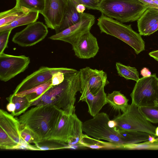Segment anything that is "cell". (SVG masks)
<instances>
[{
  "mask_svg": "<svg viewBox=\"0 0 158 158\" xmlns=\"http://www.w3.org/2000/svg\"><path fill=\"white\" fill-rule=\"evenodd\" d=\"M8 101L9 103L6 106V109L8 111L11 112V114L14 116L15 110V105L11 100H8Z\"/></svg>",
  "mask_w": 158,
  "mask_h": 158,
  "instance_id": "e575fe53",
  "label": "cell"
},
{
  "mask_svg": "<svg viewBox=\"0 0 158 158\" xmlns=\"http://www.w3.org/2000/svg\"><path fill=\"white\" fill-rule=\"evenodd\" d=\"M48 33V27L43 22L29 24L22 30L16 33L12 41L22 47L33 46L43 40Z\"/></svg>",
  "mask_w": 158,
  "mask_h": 158,
  "instance_id": "7c38bea8",
  "label": "cell"
},
{
  "mask_svg": "<svg viewBox=\"0 0 158 158\" xmlns=\"http://www.w3.org/2000/svg\"><path fill=\"white\" fill-rule=\"evenodd\" d=\"M64 67L51 68L42 66L38 70L27 76L16 86L11 94L15 95L17 93L30 89L51 79L55 73L62 70Z\"/></svg>",
  "mask_w": 158,
  "mask_h": 158,
  "instance_id": "9a60e30c",
  "label": "cell"
},
{
  "mask_svg": "<svg viewBox=\"0 0 158 158\" xmlns=\"http://www.w3.org/2000/svg\"><path fill=\"white\" fill-rule=\"evenodd\" d=\"M138 107L148 121L153 123H158V107L154 104Z\"/></svg>",
  "mask_w": 158,
  "mask_h": 158,
  "instance_id": "83f0119b",
  "label": "cell"
},
{
  "mask_svg": "<svg viewBox=\"0 0 158 158\" xmlns=\"http://www.w3.org/2000/svg\"><path fill=\"white\" fill-rule=\"evenodd\" d=\"M109 125L118 130L143 132L156 137V127L148 121L138 107L132 103L125 112L118 114L112 120H110Z\"/></svg>",
  "mask_w": 158,
  "mask_h": 158,
  "instance_id": "8992f818",
  "label": "cell"
},
{
  "mask_svg": "<svg viewBox=\"0 0 158 158\" xmlns=\"http://www.w3.org/2000/svg\"><path fill=\"white\" fill-rule=\"evenodd\" d=\"M30 63L28 56L0 54V80L6 82L24 72Z\"/></svg>",
  "mask_w": 158,
  "mask_h": 158,
  "instance_id": "8fae6325",
  "label": "cell"
},
{
  "mask_svg": "<svg viewBox=\"0 0 158 158\" xmlns=\"http://www.w3.org/2000/svg\"><path fill=\"white\" fill-rule=\"evenodd\" d=\"M80 145L92 149L120 148V146L110 142L100 141L85 134H83L79 142Z\"/></svg>",
  "mask_w": 158,
  "mask_h": 158,
  "instance_id": "7402d4cb",
  "label": "cell"
},
{
  "mask_svg": "<svg viewBox=\"0 0 158 158\" xmlns=\"http://www.w3.org/2000/svg\"><path fill=\"white\" fill-rule=\"evenodd\" d=\"M128 101L120 91H114L106 96L107 103L114 110L123 113L125 112L128 107Z\"/></svg>",
  "mask_w": 158,
  "mask_h": 158,
  "instance_id": "ffe728a7",
  "label": "cell"
},
{
  "mask_svg": "<svg viewBox=\"0 0 158 158\" xmlns=\"http://www.w3.org/2000/svg\"><path fill=\"white\" fill-rule=\"evenodd\" d=\"M149 55L158 61V50L150 52Z\"/></svg>",
  "mask_w": 158,
  "mask_h": 158,
  "instance_id": "f35d334b",
  "label": "cell"
},
{
  "mask_svg": "<svg viewBox=\"0 0 158 158\" xmlns=\"http://www.w3.org/2000/svg\"><path fill=\"white\" fill-rule=\"evenodd\" d=\"M26 14L16 5L10 9L1 12L0 13V27L10 24Z\"/></svg>",
  "mask_w": 158,
  "mask_h": 158,
  "instance_id": "cb8c5ba5",
  "label": "cell"
},
{
  "mask_svg": "<svg viewBox=\"0 0 158 158\" xmlns=\"http://www.w3.org/2000/svg\"><path fill=\"white\" fill-rule=\"evenodd\" d=\"M79 71L81 91L88 89L95 94L109 83L107 74L102 70L86 67Z\"/></svg>",
  "mask_w": 158,
  "mask_h": 158,
  "instance_id": "5bb4252c",
  "label": "cell"
},
{
  "mask_svg": "<svg viewBox=\"0 0 158 158\" xmlns=\"http://www.w3.org/2000/svg\"><path fill=\"white\" fill-rule=\"evenodd\" d=\"M52 86L51 79L30 89L19 92L15 95L21 97L25 96L31 103L40 98Z\"/></svg>",
  "mask_w": 158,
  "mask_h": 158,
  "instance_id": "44dd1931",
  "label": "cell"
},
{
  "mask_svg": "<svg viewBox=\"0 0 158 158\" xmlns=\"http://www.w3.org/2000/svg\"><path fill=\"white\" fill-rule=\"evenodd\" d=\"M155 136L156 137H158V127H156L155 130Z\"/></svg>",
  "mask_w": 158,
  "mask_h": 158,
  "instance_id": "60d3db41",
  "label": "cell"
},
{
  "mask_svg": "<svg viewBox=\"0 0 158 158\" xmlns=\"http://www.w3.org/2000/svg\"><path fill=\"white\" fill-rule=\"evenodd\" d=\"M80 15L81 14L78 13L76 10L74 3L72 0H69L63 19L56 34L77 23L80 19Z\"/></svg>",
  "mask_w": 158,
  "mask_h": 158,
  "instance_id": "d6986e66",
  "label": "cell"
},
{
  "mask_svg": "<svg viewBox=\"0 0 158 158\" xmlns=\"http://www.w3.org/2000/svg\"><path fill=\"white\" fill-rule=\"evenodd\" d=\"M20 134L21 138L30 144H35L42 140L37 134L26 126H20Z\"/></svg>",
  "mask_w": 158,
  "mask_h": 158,
  "instance_id": "f1b7e54d",
  "label": "cell"
},
{
  "mask_svg": "<svg viewBox=\"0 0 158 158\" xmlns=\"http://www.w3.org/2000/svg\"><path fill=\"white\" fill-rule=\"evenodd\" d=\"M79 102H85L88 105V112L94 117L99 113L102 107L107 103L106 94L104 88L97 93L93 94L88 89L82 90L81 92Z\"/></svg>",
  "mask_w": 158,
  "mask_h": 158,
  "instance_id": "e0dca14e",
  "label": "cell"
},
{
  "mask_svg": "<svg viewBox=\"0 0 158 158\" xmlns=\"http://www.w3.org/2000/svg\"><path fill=\"white\" fill-rule=\"evenodd\" d=\"M115 66L120 76L136 82L139 79V72L135 67L126 66L119 62H116Z\"/></svg>",
  "mask_w": 158,
  "mask_h": 158,
  "instance_id": "484cf974",
  "label": "cell"
},
{
  "mask_svg": "<svg viewBox=\"0 0 158 158\" xmlns=\"http://www.w3.org/2000/svg\"><path fill=\"white\" fill-rule=\"evenodd\" d=\"M69 0H45L44 9L41 13L48 27L56 32L61 25Z\"/></svg>",
  "mask_w": 158,
  "mask_h": 158,
  "instance_id": "4fadbf2b",
  "label": "cell"
},
{
  "mask_svg": "<svg viewBox=\"0 0 158 158\" xmlns=\"http://www.w3.org/2000/svg\"><path fill=\"white\" fill-rule=\"evenodd\" d=\"M12 29L0 31V54L4 52L7 47L8 39Z\"/></svg>",
  "mask_w": 158,
  "mask_h": 158,
  "instance_id": "1f68e13d",
  "label": "cell"
},
{
  "mask_svg": "<svg viewBox=\"0 0 158 158\" xmlns=\"http://www.w3.org/2000/svg\"><path fill=\"white\" fill-rule=\"evenodd\" d=\"M97 25L101 33L114 36L132 48L138 54L145 50V43L141 35L134 31L131 25H126L102 15L98 18Z\"/></svg>",
  "mask_w": 158,
  "mask_h": 158,
  "instance_id": "277c9868",
  "label": "cell"
},
{
  "mask_svg": "<svg viewBox=\"0 0 158 158\" xmlns=\"http://www.w3.org/2000/svg\"><path fill=\"white\" fill-rule=\"evenodd\" d=\"M95 18L90 14H81L80 19L77 23L62 31L50 36L49 39L59 40L74 45L85 34L90 31L95 22Z\"/></svg>",
  "mask_w": 158,
  "mask_h": 158,
  "instance_id": "30bf717a",
  "label": "cell"
},
{
  "mask_svg": "<svg viewBox=\"0 0 158 158\" xmlns=\"http://www.w3.org/2000/svg\"><path fill=\"white\" fill-rule=\"evenodd\" d=\"M40 13L38 11H30L17 19L10 24L0 27V31L12 29L21 26L28 25L36 22Z\"/></svg>",
  "mask_w": 158,
  "mask_h": 158,
  "instance_id": "603a6c76",
  "label": "cell"
},
{
  "mask_svg": "<svg viewBox=\"0 0 158 158\" xmlns=\"http://www.w3.org/2000/svg\"><path fill=\"white\" fill-rule=\"evenodd\" d=\"M82 124L75 113L68 115L62 111L47 139L67 145L77 143L83 134Z\"/></svg>",
  "mask_w": 158,
  "mask_h": 158,
  "instance_id": "52a82bcc",
  "label": "cell"
},
{
  "mask_svg": "<svg viewBox=\"0 0 158 158\" xmlns=\"http://www.w3.org/2000/svg\"><path fill=\"white\" fill-rule=\"evenodd\" d=\"M154 105L158 107V98H157L154 102Z\"/></svg>",
  "mask_w": 158,
  "mask_h": 158,
  "instance_id": "ab89813d",
  "label": "cell"
},
{
  "mask_svg": "<svg viewBox=\"0 0 158 158\" xmlns=\"http://www.w3.org/2000/svg\"><path fill=\"white\" fill-rule=\"evenodd\" d=\"M16 0V5L26 14L30 11H38L41 14L44 9L45 0Z\"/></svg>",
  "mask_w": 158,
  "mask_h": 158,
  "instance_id": "d4e9b609",
  "label": "cell"
},
{
  "mask_svg": "<svg viewBox=\"0 0 158 158\" xmlns=\"http://www.w3.org/2000/svg\"><path fill=\"white\" fill-rule=\"evenodd\" d=\"M6 99L8 101L11 100L15 105L14 116H18L23 113L31 106V102L25 96L21 97L11 94Z\"/></svg>",
  "mask_w": 158,
  "mask_h": 158,
  "instance_id": "4316f807",
  "label": "cell"
},
{
  "mask_svg": "<svg viewBox=\"0 0 158 158\" xmlns=\"http://www.w3.org/2000/svg\"><path fill=\"white\" fill-rule=\"evenodd\" d=\"M75 5L82 4L89 9L97 10L102 0H72Z\"/></svg>",
  "mask_w": 158,
  "mask_h": 158,
  "instance_id": "d6a6232c",
  "label": "cell"
},
{
  "mask_svg": "<svg viewBox=\"0 0 158 158\" xmlns=\"http://www.w3.org/2000/svg\"><path fill=\"white\" fill-rule=\"evenodd\" d=\"M148 8L138 0H102L97 10L124 23L137 21Z\"/></svg>",
  "mask_w": 158,
  "mask_h": 158,
  "instance_id": "3957f363",
  "label": "cell"
},
{
  "mask_svg": "<svg viewBox=\"0 0 158 158\" xmlns=\"http://www.w3.org/2000/svg\"><path fill=\"white\" fill-rule=\"evenodd\" d=\"M158 21V10L148 8L137 20L139 33L147 36L151 28Z\"/></svg>",
  "mask_w": 158,
  "mask_h": 158,
  "instance_id": "ac0fdd59",
  "label": "cell"
},
{
  "mask_svg": "<svg viewBox=\"0 0 158 158\" xmlns=\"http://www.w3.org/2000/svg\"><path fill=\"white\" fill-rule=\"evenodd\" d=\"M81 91L79 71L68 75L60 84L52 86L40 98L31 103V106L44 105L54 106L64 113H75L74 104L77 93Z\"/></svg>",
  "mask_w": 158,
  "mask_h": 158,
  "instance_id": "6da1fadb",
  "label": "cell"
},
{
  "mask_svg": "<svg viewBox=\"0 0 158 158\" xmlns=\"http://www.w3.org/2000/svg\"><path fill=\"white\" fill-rule=\"evenodd\" d=\"M128 150H158V142H151L148 141L126 146L124 148Z\"/></svg>",
  "mask_w": 158,
  "mask_h": 158,
  "instance_id": "4dcf8cb0",
  "label": "cell"
},
{
  "mask_svg": "<svg viewBox=\"0 0 158 158\" xmlns=\"http://www.w3.org/2000/svg\"><path fill=\"white\" fill-rule=\"evenodd\" d=\"M110 120L106 113H99L93 118L82 123L83 132L95 139L118 145L121 149H124L127 145L126 139L120 131L109 125Z\"/></svg>",
  "mask_w": 158,
  "mask_h": 158,
  "instance_id": "5b68a950",
  "label": "cell"
},
{
  "mask_svg": "<svg viewBox=\"0 0 158 158\" xmlns=\"http://www.w3.org/2000/svg\"><path fill=\"white\" fill-rule=\"evenodd\" d=\"M130 96L131 103L138 107L154 104L158 98V78L156 74L139 78Z\"/></svg>",
  "mask_w": 158,
  "mask_h": 158,
  "instance_id": "9c48e42d",
  "label": "cell"
},
{
  "mask_svg": "<svg viewBox=\"0 0 158 158\" xmlns=\"http://www.w3.org/2000/svg\"><path fill=\"white\" fill-rule=\"evenodd\" d=\"M72 46L75 55L82 59L94 58L99 49L97 38L90 31L82 35Z\"/></svg>",
  "mask_w": 158,
  "mask_h": 158,
  "instance_id": "2e32d148",
  "label": "cell"
},
{
  "mask_svg": "<svg viewBox=\"0 0 158 158\" xmlns=\"http://www.w3.org/2000/svg\"><path fill=\"white\" fill-rule=\"evenodd\" d=\"M40 150H54L68 148V145L57 141L48 139L43 140L35 144Z\"/></svg>",
  "mask_w": 158,
  "mask_h": 158,
  "instance_id": "f546056e",
  "label": "cell"
},
{
  "mask_svg": "<svg viewBox=\"0 0 158 158\" xmlns=\"http://www.w3.org/2000/svg\"><path fill=\"white\" fill-rule=\"evenodd\" d=\"M77 12L79 14L84 13L86 8V7L82 4H78L75 5Z\"/></svg>",
  "mask_w": 158,
  "mask_h": 158,
  "instance_id": "d590c367",
  "label": "cell"
},
{
  "mask_svg": "<svg viewBox=\"0 0 158 158\" xmlns=\"http://www.w3.org/2000/svg\"><path fill=\"white\" fill-rule=\"evenodd\" d=\"M155 142H158V137L156 138L155 139Z\"/></svg>",
  "mask_w": 158,
  "mask_h": 158,
  "instance_id": "b9f144b4",
  "label": "cell"
},
{
  "mask_svg": "<svg viewBox=\"0 0 158 158\" xmlns=\"http://www.w3.org/2000/svg\"><path fill=\"white\" fill-rule=\"evenodd\" d=\"M0 127V149H15L21 139L20 124L18 119L1 109Z\"/></svg>",
  "mask_w": 158,
  "mask_h": 158,
  "instance_id": "ba28073f",
  "label": "cell"
},
{
  "mask_svg": "<svg viewBox=\"0 0 158 158\" xmlns=\"http://www.w3.org/2000/svg\"><path fill=\"white\" fill-rule=\"evenodd\" d=\"M62 111L51 105L35 106L18 119L20 126H26L42 139H47Z\"/></svg>",
  "mask_w": 158,
  "mask_h": 158,
  "instance_id": "7a4b0ae2",
  "label": "cell"
},
{
  "mask_svg": "<svg viewBox=\"0 0 158 158\" xmlns=\"http://www.w3.org/2000/svg\"><path fill=\"white\" fill-rule=\"evenodd\" d=\"M15 149H24L31 150H40L35 145H32L21 138L20 142Z\"/></svg>",
  "mask_w": 158,
  "mask_h": 158,
  "instance_id": "836d02e7",
  "label": "cell"
},
{
  "mask_svg": "<svg viewBox=\"0 0 158 158\" xmlns=\"http://www.w3.org/2000/svg\"><path fill=\"white\" fill-rule=\"evenodd\" d=\"M140 74L143 77H147L150 76L151 74V72L147 68H143L140 71Z\"/></svg>",
  "mask_w": 158,
  "mask_h": 158,
  "instance_id": "8d00e7d4",
  "label": "cell"
},
{
  "mask_svg": "<svg viewBox=\"0 0 158 158\" xmlns=\"http://www.w3.org/2000/svg\"><path fill=\"white\" fill-rule=\"evenodd\" d=\"M158 30V21L151 28L148 32L147 35H149Z\"/></svg>",
  "mask_w": 158,
  "mask_h": 158,
  "instance_id": "74e56055",
  "label": "cell"
}]
</instances>
